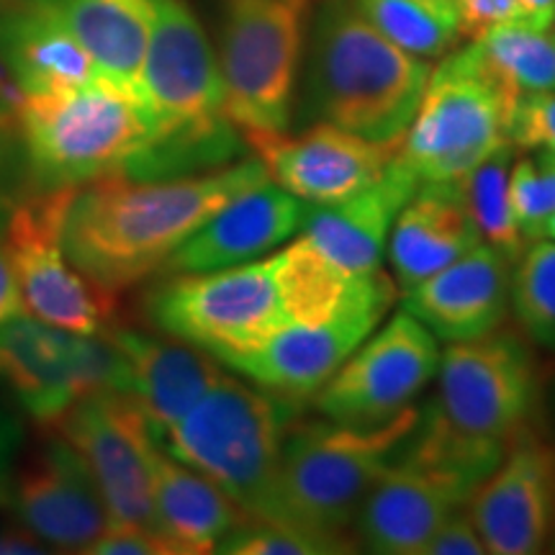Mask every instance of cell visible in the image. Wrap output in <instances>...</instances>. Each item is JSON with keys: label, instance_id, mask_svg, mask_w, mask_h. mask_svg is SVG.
Instances as JSON below:
<instances>
[{"label": "cell", "instance_id": "1", "mask_svg": "<svg viewBox=\"0 0 555 555\" xmlns=\"http://www.w3.org/2000/svg\"><path fill=\"white\" fill-rule=\"evenodd\" d=\"M268 180L260 157L183 178L106 176L75 189L62 224V247L88 281L116 294L159 273L221 206Z\"/></svg>", "mask_w": 555, "mask_h": 555}, {"label": "cell", "instance_id": "2", "mask_svg": "<svg viewBox=\"0 0 555 555\" xmlns=\"http://www.w3.org/2000/svg\"><path fill=\"white\" fill-rule=\"evenodd\" d=\"M152 137L121 176L159 180L224 168L237 152L224 78L204 26L183 0H157L142 65Z\"/></svg>", "mask_w": 555, "mask_h": 555}, {"label": "cell", "instance_id": "3", "mask_svg": "<svg viewBox=\"0 0 555 555\" xmlns=\"http://www.w3.org/2000/svg\"><path fill=\"white\" fill-rule=\"evenodd\" d=\"M427 78V60L384 37L356 0H324L311 52V103L319 119L371 142H401Z\"/></svg>", "mask_w": 555, "mask_h": 555}, {"label": "cell", "instance_id": "4", "mask_svg": "<svg viewBox=\"0 0 555 555\" xmlns=\"http://www.w3.org/2000/svg\"><path fill=\"white\" fill-rule=\"evenodd\" d=\"M404 450L367 489L352 519L360 545L371 553L422 555L437 527L463 509L499 466L506 446L466 440L427 409Z\"/></svg>", "mask_w": 555, "mask_h": 555}, {"label": "cell", "instance_id": "5", "mask_svg": "<svg viewBox=\"0 0 555 555\" xmlns=\"http://www.w3.org/2000/svg\"><path fill=\"white\" fill-rule=\"evenodd\" d=\"M16 111L34 191L121 176L152 137L142 99L106 75L52 93H21Z\"/></svg>", "mask_w": 555, "mask_h": 555}, {"label": "cell", "instance_id": "6", "mask_svg": "<svg viewBox=\"0 0 555 555\" xmlns=\"http://www.w3.org/2000/svg\"><path fill=\"white\" fill-rule=\"evenodd\" d=\"M420 422V409L373 427L314 422L288 427L278 455L268 522L347 535L367 489L391 466Z\"/></svg>", "mask_w": 555, "mask_h": 555}, {"label": "cell", "instance_id": "7", "mask_svg": "<svg viewBox=\"0 0 555 555\" xmlns=\"http://www.w3.org/2000/svg\"><path fill=\"white\" fill-rule=\"evenodd\" d=\"M286 399L221 373L208 391L159 437L165 453L219 486L247 519H270Z\"/></svg>", "mask_w": 555, "mask_h": 555}, {"label": "cell", "instance_id": "8", "mask_svg": "<svg viewBox=\"0 0 555 555\" xmlns=\"http://www.w3.org/2000/svg\"><path fill=\"white\" fill-rule=\"evenodd\" d=\"M519 101L476 41L448 54L422 93L399 152L420 183L457 180L509 142L512 111Z\"/></svg>", "mask_w": 555, "mask_h": 555}, {"label": "cell", "instance_id": "9", "mask_svg": "<svg viewBox=\"0 0 555 555\" xmlns=\"http://www.w3.org/2000/svg\"><path fill=\"white\" fill-rule=\"evenodd\" d=\"M314 0H221L219 69L240 134H283Z\"/></svg>", "mask_w": 555, "mask_h": 555}, {"label": "cell", "instance_id": "10", "mask_svg": "<svg viewBox=\"0 0 555 555\" xmlns=\"http://www.w3.org/2000/svg\"><path fill=\"white\" fill-rule=\"evenodd\" d=\"M150 317L159 330L219 363L245 352L286 324L273 255L206 273L168 275L150 296Z\"/></svg>", "mask_w": 555, "mask_h": 555}, {"label": "cell", "instance_id": "11", "mask_svg": "<svg viewBox=\"0 0 555 555\" xmlns=\"http://www.w3.org/2000/svg\"><path fill=\"white\" fill-rule=\"evenodd\" d=\"M437 371L440 397L429 412L466 440L506 446L535 404V360L515 332L450 343Z\"/></svg>", "mask_w": 555, "mask_h": 555}, {"label": "cell", "instance_id": "12", "mask_svg": "<svg viewBox=\"0 0 555 555\" xmlns=\"http://www.w3.org/2000/svg\"><path fill=\"white\" fill-rule=\"evenodd\" d=\"M0 384L34 420L54 425L90 391L124 393L127 365L111 335H75L26 314L0 327Z\"/></svg>", "mask_w": 555, "mask_h": 555}, {"label": "cell", "instance_id": "13", "mask_svg": "<svg viewBox=\"0 0 555 555\" xmlns=\"http://www.w3.org/2000/svg\"><path fill=\"white\" fill-rule=\"evenodd\" d=\"M54 425L86 463L111 525L159 532L152 499V455L159 442L142 409L127 393L90 391Z\"/></svg>", "mask_w": 555, "mask_h": 555}, {"label": "cell", "instance_id": "14", "mask_svg": "<svg viewBox=\"0 0 555 555\" xmlns=\"http://www.w3.org/2000/svg\"><path fill=\"white\" fill-rule=\"evenodd\" d=\"M397 286L376 270L337 317L319 324H283L262 343L221 363L278 399L314 397L391 309Z\"/></svg>", "mask_w": 555, "mask_h": 555}, {"label": "cell", "instance_id": "15", "mask_svg": "<svg viewBox=\"0 0 555 555\" xmlns=\"http://www.w3.org/2000/svg\"><path fill=\"white\" fill-rule=\"evenodd\" d=\"M75 189L37 191L21 204L5 227L26 314L52 327L95 335L106 322L111 291L88 281L62 247V224Z\"/></svg>", "mask_w": 555, "mask_h": 555}, {"label": "cell", "instance_id": "16", "mask_svg": "<svg viewBox=\"0 0 555 555\" xmlns=\"http://www.w3.org/2000/svg\"><path fill=\"white\" fill-rule=\"evenodd\" d=\"M440 365L435 335L399 311L378 335L363 339L317 391V406L343 425H384L412 406Z\"/></svg>", "mask_w": 555, "mask_h": 555}, {"label": "cell", "instance_id": "17", "mask_svg": "<svg viewBox=\"0 0 555 555\" xmlns=\"http://www.w3.org/2000/svg\"><path fill=\"white\" fill-rule=\"evenodd\" d=\"M5 504L21 530L57 551L86 553L111 527L86 463L60 433L13 470Z\"/></svg>", "mask_w": 555, "mask_h": 555}, {"label": "cell", "instance_id": "18", "mask_svg": "<svg viewBox=\"0 0 555 555\" xmlns=\"http://www.w3.org/2000/svg\"><path fill=\"white\" fill-rule=\"evenodd\" d=\"M515 437L466 504L494 555L540 553L555 532V453L535 437Z\"/></svg>", "mask_w": 555, "mask_h": 555}, {"label": "cell", "instance_id": "19", "mask_svg": "<svg viewBox=\"0 0 555 555\" xmlns=\"http://www.w3.org/2000/svg\"><path fill=\"white\" fill-rule=\"evenodd\" d=\"M401 142L380 144L335 124H317L298 137L249 139L270 180L309 206L337 204L371 185L388 168Z\"/></svg>", "mask_w": 555, "mask_h": 555}, {"label": "cell", "instance_id": "20", "mask_svg": "<svg viewBox=\"0 0 555 555\" xmlns=\"http://www.w3.org/2000/svg\"><path fill=\"white\" fill-rule=\"evenodd\" d=\"M309 208L307 201L283 191L273 180L242 191L227 206H221L204 227H198L165 260L159 273L165 278L206 273V270L266 258L278 245L301 232Z\"/></svg>", "mask_w": 555, "mask_h": 555}, {"label": "cell", "instance_id": "21", "mask_svg": "<svg viewBox=\"0 0 555 555\" xmlns=\"http://www.w3.org/2000/svg\"><path fill=\"white\" fill-rule=\"evenodd\" d=\"M509 283L512 260L478 242L455 262L404 288L401 307L435 337L448 343L474 339L502 324Z\"/></svg>", "mask_w": 555, "mask_h": 555}, {"label": "cell", "instance_id": "22", "mask_svg": "<svg viewBox=\"0 0 555 555\" xmlns=\"http://www.w3.org/2000/svg\"><path fill=\"white\" fill-rule=\"evenodd\" d=\"M416 189H420V178L409 168L401 152H397L388 168L363 191L337 204L309 208L301 237H307L324 258L343 268L345 273H376L380 270V258L386 253L393 221Z\"/></svg>", "mask_w": 555, "mask_h": 555}, {"label": "cell", "instance_id": "23", "mask_svg": "<svg viewBox=\"0 0 555 555\" xmlns=\"http://www.w3.org/2000/svg\"><path fill=\"white\" fill-rule=\"evenodd\" d=\"M111 337L127 365L124 393L142 409L157 442L224 373L219 360L183 339L139 332H114Z\"/></svg>", "mask_w": 555, "mask_h": 555}, {"label": "cell", "instance_id": "24", "mask_svg": "<svg viewBox=\"0 0 555 555\" xmlns=\"http://www.w3.org/2000/svg\"><path fill=\"white\" fill-rule=\"evenodd\" d=\"M0 62L21 93H52L103 75L57 13L39 0L0 3Z\"/></svg>", "mask_w": 555, "mask_h": 555}, {"label": "cell", "instance_id": "25", "mask_svg": "<svg viewBox=\"0 0 555 555\" xmlns=\"http://www.w3.org/2000/svg\"><path fill=\"white\" fill-rule=\"evenodd\" d=\"M478 237L455 180L420 183L388 234V260L401 291L476 247Z\"/></svg>", "mask_w": 555, "mask_h": 555}, {"label": "cell", "instance_id": "26", "mask_svg": "<svg viewBox=\"0 0 555 555\" xmlns=\"http://www.w3.org/2000/svg\"><path fill=\"white\" fill-rule=\"evenodd\" d=\"M152 499L159 535L170 540L178 555L214 553L234 527L247 522L245 512L217 483L159 446L152 455Z\"/></svg>", "mask_w": 555, "mask_h": 555}, {"label": "cell", "instance_id": "27", "mask_svg": "<svg viewBox=\"0 0 555 555\" xmlns=\"http://www.w3.org/2000/svg\"><path fill=\"white\" fill-rule=\"evenodd\" d=\"M75 34L108 80L142 99V65L147 54L157 0H39ZM144 103V101H142Z\"/></svg>", "mask_w": 555, "mask_h": 555}, {"label": "cell", "instance_id": "28", "mask_svg": "<svg viewBox=\"0 0 555 555\" xmlns=\"http://www.w3.org/2000/svg\"><path fill=\"white\" fill-rule=\"evenodd\" d=\"M275 286L286 324H319L337 317L360 294L367 275H350L324 258L307 237L273 255Z\"/></svg>", "mask_w": 555, "mask_h": 555}, {"label": "cell", "instance_id": "29", "mask_svg": "<svg viewBox=\"0 0 555 555\" xmlns=\"http://www.w3.org/2000/svg\"><path fill=\"white\" fill-rule=\"evenodd\" d=\"M365 18L422 60L448 54L463 37L461 21L450 0H356Z\"/></svg>", "mask_w": 555, "mask_h": 555}, {"label": "cell", "instance_id": "30", "mask_svg": "<svg viewBox=\"0 0 555 555\" xmlns=\"http://www.w3.org/2000/svg\"><path fill=\"white\" fill-rule=\"evenodd\" d=\"M512 155H515V144H506L486 157L483 163H478L474 170H468L466 176L457 178L455 185L466 201L481 242L496 247L504 258L515 262L522 255L525 240L512 217L509 204Z\"/></svg>", "mask_w": 555, "mask_h": 555}, {"label": "cell", "instance_id": "31", "mask_svg": "<svg viewBox=\"0 0 555 555\" xmlns=\"http://www.w3.org/2000/svg\"><path fill=\"white\" fill-rule=\"evenodd\" d=\"M476 47L515 93L555 90V31L530 24H504L474 39Z\"/></svg>", "mask_w": 555, "mask_h": 555}, {"label": "cell", "instance_id": "32", "mask_svg": "<svg viewBox=\"0 0 555 555\" xmlns=\"http://www.w3.org/2000/svg\"><path fill=\"white\" fill-rule=\"evenodd\" d=\"M512 273L509 301L525 335L555 352V242L535 240Z\"/></svg>", "mask_w": 555, "mask_h": 555}, {"label": "cell", "instance_id": "33", "mask_svg": "<svg viewBox=\"0 0 555 555\" xmlns=\"http://www.w3.org/2000/svg\"><path fill=\"white\" fill-rule=\"evenodd\" d=\"M356 551V540L347 535H324L288 522L247 519L221 540L214 553L227 555H332Z\"/></svg>", "mask_w": 555, "mask_h": 555}, {"label": "cell", "instance_id": "34", "mask_svg": "<svg viewBox=\"0 0 555 555\" xmlns=\"http://www.w3.org/2000/svg\"><path fill=\"white\" fill-rule=\"evenodd\" d=\"M512 217L525 242L543 237L545 221L555 214V155L538 150L519 157L509 170Z\"/></svg>", "mask_w": 555, "mask_h": 555}, {"label": "cell", "instance_id": "35", "mask_svg": "<svg viewBox=\"0 0 555 555\" xmlns=\"http://www.w3.org/2000/svg\"><path fill=\"white\" fill-rule=\"evenodd\" d=\"M31 170L21 137L18 111L0 80V234L5 232L13 211L31 196Z\"/></svg>", "mask_w": 555, "mask_h": 555}, {"label": "cell", "instance_id": "36", "mask_svg": "<svg viewBox=\"0 0 555 555\" xmlns=\"http://www.w3.org/2000/svg\"><path fill=\"white\" fill-rule=\"evenodd\" d=\"M509 142L555 155V90L519 95L509 121Z\"/></svg>", "mask_w": 555, "mask_h": 555}, {"label": "cell", "instance_id": "37", "mask_svg": "<svg viewBox=\"0 0 555 555\" xmlns=\"http://www.w3.org/2000/svg\"><path fill=\"white\" fill-rule=\"evenodd\" d=\"M461 21L463 37L478 39L504 24H527L519 0H450Z\"/></svg>", "mask_w": 555, "mask_h": 555}, {"label": "cell", "instance_id": "38", "mask_svg": "<svg viewBox=\"0 0 555 555\" xmlns=\"http://www.w3.org/2000/svg\"><path fill=\"white\" fill-rule=\"evenodd\" d=\"M90 555H178L168 538L142 527L111 525L103 535L88 547Z\"/></svg>", "mask_w": 555, "mask_h": 555}, {"label": "cell", "instance_id": "39", "mask_svg": "<svg viewBox=\"0 0 555 555\" xmlns=\"http://www.w3.org/2000/svg\"><path fill=\"white\" fill-rule=\"evenodd\" d=\"M486 545L481 532L474 519H470L468 509H457L450 515L446 522L437 527V532L427 540L422 555H483Z\"/></svg>", "mask_w": 555, "mask_h": 555}, {"label": "cell", "instance_id": "40", "mask_svg": "<svg viewBox=\"0 0 555 555\" xmlns=\"http://www.w3.org/2000/svg\"><path fill=\"white\" fill-rule=\"evenodd\" d=\"M26 317L24 296H21V283L9 242L0 234V327L13 322V319Z\"/></svg>", "mask_w": 555, "mask_h": 555}, {"label": "cell", "instance_id": "41", "mask_svg": "<svg viewBox=\"0 0 555 555\" xmlns=\"http://www.w3.org/2000/svg\"><path fill=\"white\" fill-rule=\"evenodd\" d=\"M21 448V427L9 412L0 409V504H5L13 478V463Z\"/></svg>", "mask_w": 555, "mask_h": 555}, {"label": "cell", "instance_id": "42", "mask_svg": "<svg viewBox=\"0 0 555 555\" xmlns=\"http://www.w3.org/2000/svg\"><path fill=\"white\" fill-rule=\"evenodd\" d=\"M44 551V543H39V540L29 535L26 530H0V555H31Z\"/></svg>", "mask_w": 555, "mask_h": 555}, {"label": "cell", "instance_id": "43", "mask_svg": "<svg viewBox=\"0 0 555 555\" xmlns=\"http://www.w3.org/2000/svg\"><path fill=\"white\" fill-rule=\"evenodd\" d=\"M525 11V21L538 29L555 26V0H519Z\"/></svg>", "mask_w": 555, "mask_h": 555}, {"label": "cell", "instance_id": "44", "mask_svg": "<svg viewBox=\"0 0 555 555\" xmlns=\"http://www.w3.org/2000/svg\"><path fill=\"white\" fill-rule=\"evenodd\" d=\"M543 237H551L553 242H555V214L551 219L545 221V227H543Z\"/></svg>", "mask_w": 555, "mask_h": 555}]
</instances>
